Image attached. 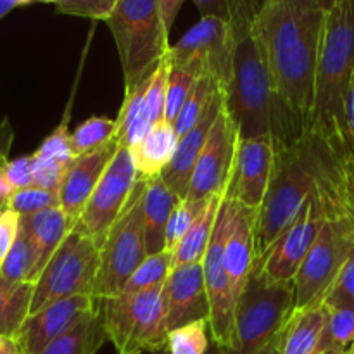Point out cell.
<instances>
[{
    "label": "cell",
    "instance_id": "1",
    "mask_svg": "<svg viewBox=\"0 0 354 354\" xmlns=\"http://www.w3.org/2000/svg\"><path fill=\"white\" fill-rule=\"evenodd\" d=\"M325 14L287 0H268L252 26L277 90L310 130Z\"/></svg>",
    "mask_w": 354,
    "mask_h": 354
},
{
    "label": "cell",
    "instance_id": "2",
    "mask_svg": "<svg viewBox=\"0 0 354 354\" xmlns=\"http://www.w3.org/2000/svg\"><path fill=\"white\" fill-rule=\"evenodd\" d=\"M349 152L310 130L275 152L268 192L256 214V258L292 223L306 201L346 171Z\"/></svg>",
    "mask_w": 354,
    "mask_h": 354
},
{
    "label": "cell",
    "instance_id": "3",
    "mask_svg": "<svg viewBox=\"0 0 354 354\" xmlns=\"http://www.w3.org/2000/svg\"><path fill=\"white\" fill-rule=\"evenodd\" d=\"M235 41L234 71L225 90V106L239 128L241 138L270 137L275 152L289 147L310 131L292 113L277 90L254 31L239 35Z\"/></svg>",
    "mask_w": 354,
    "mask_h": 354
},
{
    "label": "cell",
    "instance_id": "4",
    "mask_svg": "<svg viewBox=\"0 0 354 354\" xmlns=\"http://www.w3.org/2000/svg\"><path fill=\"white\" fill-rule=\"evenodd\" d=\"M354 76V0H337L325 14L318 55L311 130L353 154L346 104Z\"/></svg>",
    "mask_w": 354,
    "mask_h": 354
},
{
    "label": "cell",
    "instance_id": "5",
    "mask_svg": "<svg viewBox=\"0 0 354 354\" xmlns=\"http://www.w3.org/2000/svg\"><path fill=\"white\" fill-rule=\"evenodd\" d=\"M106 24L116 44L124 86L147 80L171 47L158 0H120Z\"/></svg>",
    "mask_w": 354,
    "mask_h": 354
},
{
    "label": "cell",
    "instance_id": "6",
    "mask_svg": "<svg viewBox=\"0 0 354 354\" xmlns=\"http://www.w3.org/2000/svg\"><path fill=\"white\" fill-rule=\"evenodd\" d=\"M354 251V218L348 211H328L313 245L294 279V310L324 303Z\"/></svg>",
    "mask_w": 354,
    "mask_h": 354
},
{
    "label": "cell",
    "instance_id": "7",
    "mask_svg": "<svg viewBox=\"0 0 354 354\" xmlns=\"http://www.w3.org/2000/svg\"><path fill=\"white\" fill-rule=\"evenodd\" d=\"M149 180L138 178L123 213L100 245L99 270L92 296L104 301L120 296L124 283L147 258L144 232V194Z\"/></svg>",
    "mask_w": 354,
    "mask_h": 354
},
{
    "label": "cell",
    "instance_id": "8",
    "mask_svg": "<svg viewBox=\"0 0 354 354\" xmlns=\"http://www.w3.org/2000/svg\"><path fill=\"white\" fill-rule=\"evenodd\" d=\"M162 287L165 283H159L137 296H116L100 301L107 339L118 354L165 351L168 328Z\"/></svg>",
    "mask_w": 354,
    "mask_h": 354
},
{
    "label": "cell",
    "instance_id": "9",
    "mask_svg": "<svg viewBox=\"0 0 354 354\" xmlns=\"http://www.w3.org/2000/svg\"><path fill=\"white\" fill-rule=\"evenodd\" d=\"M294 310V286H270L251 273L237 299L230 344L223 354H258L286 327Z\"/></svg>",
    "mask_w": 354,
    "mask_h": 354
},
{
    "label": "cell",
    "instance_id": "10",
    "mask_svg": "<svg viewBox=\"0 0 354 354\" xmlns=\"http://www.w3.org/2000/svg\"><path fill=\"white\" fill-rule=\"evenodd\" d=\"M99 259L95 241L73 228L35 282L30 315L66 297L92 294Z\"/></svg>",
    "mask_w": 354,
    "mask_h": 354
},
{
    "label": "cell",
    "instance_id": "11",
    "mask_svg": "<svg viewBox=\"0 0 354 354\" xmlns=\"http://www.w3.org/2000/svg\"><path fill=\"white\" fill-rule=\"evenodd\" d=\"M138 178L140 176L135 169L130 149L121 145L111 161L109 168L97 183L83 213L80 214L75 225L76 230L88 235L100 248L106 241L111 227L116 223L124 206L130 201Z\"/></svg>",
    "mask_w": 354,
    "mask_h": 354
},
{
    "label": "cell",
    "instance_id": "12",
    "mask_svg": "<svg viewBox=\"0 0 354 354\" xmlns=\"http://www.w3.org/2000/svg\"><path fill=\"white\" fill-rule=\"evenodd\" d=\"M230 209V199L223 194L213 239L203 259L204 283H206L207 301H209L211 335H213V341L218 342L223 349L230 344L235 315V296L232 290L227 265H225V237H227Z\"/></svg>",
    "mask_w": 354,
    "mask_h": 354
},
{
    "label": "cell",
    "instance_id": "13",
    "mask_svg": "<svg viewBox=\"0 0 354 354\" xmlns=\"http://www.w3.org/2000/svg\"><path fill=\"white\" fill-rule=\"evenodd\" d=\"M234 30L218 17H201L175 45L169 47L173 64H185L190 61L203 62L223 90L228 88L234 71L235 54Z\"/></svg>",
    "mask_w": 354,
    "mask_h": 354
},
{
    "label": "cell",
    "instance_id": "14",
    "mask_svg": "<svg viewBox=\"0 0 354 354\" xmlns=\"http://www.w3.org/2000/svg\"><path fill=\"white\" fill-rule=\"evenodd\" d=\"M239 142H241L239 128L223 102L194 169L187 199L203 201L214 196H223L234 171Z\"/></svg>",
    "mask_w": 354,
    "mask_h": 354
},
{
    "label": "cell",
    "instance_id": "15",
    "mask_svg": "<svg viewBox=\"0 0 354 354\" xmlns=\"http://www.w3.org/2000/svg\"><path fill=\"white\" fill-rule=\"evenodd\" d=\"M100 310V301L92 294H78L30 315L14 335L21 354H40L55 339L95 318Z\"/></svg>",
    "mask_w": 354,
    "mask_h": 354
},
{
    "label": "cell",
    "instance_id": "16",
    "mask_svg": "<svg viewBox=\"0 0 354 354\" xmlns=\"http://www.w3.org/2000/svg\"><path fill=\"white\" fill-rule=\"evenodd\" d=\"M275 162V144L270 137L244 138L239 142L234 171L225 196L241 206L259 211Z\"/></svg>",
    "mask_w": 354,
    "mask_h": 354
},
{
    "label": "cell",
    "instance_id": "17",
    "mask_svg": "<svg viewBox=\"0 0 354 354\" xmlns=\"http://www.w3.org/2000/svg\"><path fill=\"white\" fill-rule=\"evenodd\" d=\"M162 304L168 334L182 325L204 318L209 320L203 263L171 268L162 287Z\"/></svg>",
    "mask_w": 354,
    "mask_h": 354
},
{
    "label": "cell",
    "instance_id": "18",
    "mask_svg": "<svg viewBox=\"0 0 354 354\" xmlns=\"http://www.w3.org/2000/svg\"><path fill=\"white\" fill-rule=\"evenodd\" d=\"M120 147V140H118V137H114L102 147L78 156L66 171L64 182L59 190V201H61V209L75 223L78 221L80 214L85 209L97 183L100 182L106 169L109 168L111 161L114 159Z\"/></svg>",
    "mask_w": 354,
    "mask_h": 354
},
{
    "label": "cell",
    "instance_id": "19",
    "mask_svg": "<svg viewBox=\"0 0 354 354\" xmlns=\"http://www.w3.org/2000/svg\"><path fill=\"white\" fill-rule=\"evenodd\" d=\"M223 102L225 90H221L209 106V109L206 111V114L197 121V124H194L183 137L178 138V145H176L171 162L162 169V182L168 185V189L180 201L187 199V196H189L194 169H196L201 152H203L204 145H206L207 137H209L211 130H213V124L216 121L218 114H220Z\"/></svg>",
    "mask_w": 354,
    "mask_h": 354
},
{
    "label": "cell",
    "instance_id": "20",
    "mask_svg": "<svg viewBox=\"0 0 354 354\" xmlns=\"http://www.w3.org/2000/svg\"><path fill=\"white\" fill-rule=\"evenodd\" d=\"M227 197V196H225ZM232 203L227 237H225V265L230 277L235 304L244 292L256 261V214L241 204Z\"/></svg>",
    "mask_w": 354,
    "mask_h": 354
},
{
    "label": "cell",
    "instance_id": "21",
    "mask_svg": "<svg viewBox=\"0 0 354 354\" xmlns=\"http://www.w3.org/2000/svg\"><path fill=\"white\" fill-rule=\"evenodd\" d=\"M75 225V221L61 207H52V209L40 211V213L21 216V227L26 230L35 252L31 283L37 282L52 256L73 232Z\"/></svg>",
    "mask_w": 354,
    "mask_h": 354
},
{
    "label": "cell",
    "instance_id": "22",
    "mask_svg": "<svg viewBox=\"0 0 354 354\" xmlns=\"http://www.w3.org/2000/svg\"><path fill=\"white\" fill-rule=\"evenodd\" d=\"M325 325L317 354H354V303L330 290L322 303Z\"/></svg>",
    "mask_w": 354,
    "mask_h": 354
},
{
    "label": "cell",
    "instance_id": "23",
    "mask_svg": "<svg viewBox=\"0 0 354 354\" xmlns=\"http://www.w3.org/2000/svg\"><path fill=\"white\" fill-rule=\"evenodd\" d=\"M178 197L162 182L161 175L147 182L144 194V232L147 256L166 251V228Z\"/></svg>",
    "mask_w": 354,
    "mask_h": 354
},
{
    "label": "cell",
    "instance_id": "24",
    "mask_svg": "<svg viewBox=\"0 0 354 354\" xmlns=\"http://www.w3.org/2000/svg\"><path fill=\"white\" fill-rule=\"evenodd\" d=\"M176 145H178V135L173 123L166 120L156 123L151 131L130 149L138 176L151 180L161 175L162 169L171 162Z\"/></svg>",
    "mask_w": 354,
    "mask_h": 354
},
{
    "label": "cell",
    "instance_id": "25",
    "mask_svg": "<svg viewBox=\"0 0 354 354\" xmlns=\"http://www.w3.org/2000/svg\"><path fill=\"white\" fill-rule=\"evenodd\" d=\"M149 78L131 86H124V99L121 104L120 114L116 118V137L120 144L127 149L137 145L152 128L151 120L147 116V107H145V92H147Z\"/></svg>",
    "mask_w": 354,
    "mask_h": 354
},
{
    "label": "cell",
    "instance_id": "26",
    "mask_svg": "<svg viewBox=\"0 0 354 354\" xmlns=\"http://www.w3.org/2000/svg\"><path fill=\"white\" fill-rule=\"evenodd\" d=\"M324 325L325 311L322 304L292 311L286 325L282 354H317Z\"/></svg>",
    "mask_w": 354,
    "mask_h": 354
},
{
    "label": "cell",
    "instance_id": "27",
    "mask_svg": "<svg viewBox=\"0 0 354 354\" xmlns=\"http://www.w3.org/2000/svg\"><path fill=\"white\" fill-rule=\"evenodd\" d=\"M221 199H223V196L211 197L206 209L197 218L189 234L183 237V241L180 242L178 248L173 252V268L183 265H194V263H203L204 254H206L211 239H213Z\"/></svg>",
    "mask_w": 354,
    "mask_h": 354
},
{
    "label": "cell",
    "instance_id": "28",
    "mask_svg": "<svg viewBox=\"0 0 354 354\" xmlns=\"http://www.w3.org/2000/svg\"><path fill=\"white\" fill-rule=\"evenodd\" d=\"M201 17H218L232 26L235 37L252 30L268 0H194Z\"/></svg>",
    "mask_w": 354,
    "mask_h": 354
},
{
    "label": "cell",
    "instance_id": "29",
    "mask_svg": "<svg viewBox=\"0 0 354 354\" xmlns=\"http://www.w3.org/2000/svg\"><path fill=\"white\" fill-rule=\"evenodd\" d=\"M35 283L10 282L0 273V334L16 335L30 317Z\"/></svg>",
    "mask_w": 354,
    "mask_h": 354
},
{
    "label": "cell",
    "instance_id": "30",
    "mask_svg": "<svg viewBox=\"0 0 354 354\" xmlns=\"http://www.w3.org/2000/svg\"><path fill=\"white\" fill-rule=\"evenodd\" d=\"M106 339L107 334L104 327L102 310H100L95 318L55 339L40 354H97Z\"/></svg>",
    "mask_w": 354,
    "mask_h": 354
},
{
    "label": "cell",
    "instance_id": "31",
    "mask_svg": "<svg viewBox=\"0 0 354 354\" xmlns=\"http://www.w3.org/2000/svg\"><path fill=\"white\" fill-rule=\"evenodd\" d=\"M221 90H223L221 83L209 71L203 73V76L197 80L196 86H194L192 92L189 93L187 100L183 102L175 123H173L178 138L183 137L194 124H197V121L206 114V111L209 109V106Z\"/></svg>",
    "mask_w": 354,
    "mask_h": 354
},
{
    "label": "cell",
    "instance_id": "32",
    "mask_svg": "<svg viewBox=\"0 0 354 354\" xmlns=\"http://www.w3.org/2000/svg\"><path fill=\"white\" fill-rule=\"evenodd\" d=\"M206 73L203 62L190 61L185 64H173L171 73H169V85H168V99H166V113L165 120L169 123H175L183 102L187 100L189 93L196 86L197 80Z\"/></svg>",
    "mask_w": 354,
    "mask_h": 354
},
{
    "label": "cell",
    "instance_id": "33",
    "mask_svg": "<svg viewBox=\"0 0 354 354\" xmlns=\"http://www.w3.org/2000/svg\"><path fill=\"white\" fill-rule=\"evenodd\" d=\"M173 268V252L171 251H162L158 254H152L145 258V261L135 270L133 275L128 279L124 283L123 290L120 296L131 297L137 294L144 292V290L151 289V287L165 283L168 279L169 272Z\"/></svg>",
    "mask_w": 354,
    "mask_h": 354
},
{
    "label": "cell",
    "instance_id": "34",
    "mask_svg": "<svg viewBox=\"0 0 354 354\" xmlns=\"http://www.w3.org/2000/svg\"><path fill=\"white\" fill-rule=\"evenodd\" d=\"M211 342L213 335H211L209 320L204 318L169 332L166 351L169 354H206L209 351Z\"/></svg>",
    "mask_w": 354,
    "mask_h": 354
},
{
    "label": "cell",
    "instance_id": "35",
    "mask_svg": "<svg viewBox=\"0 0 354 354\" xmlns=\"http://www.w3.org/2000/svg\"><path fill=\"white\" fill-rule=\"evenodd\" d=\"M116 120H111V118L106 116H92L88 120H85L71 133L73 149H75L76 158L102 147L104 144L113 140L116 137Z\"/></svg>",
    "mask_w": 354,
    "mask_h": 354
},
{
    "label": "cell",
    "instance_id": "36",
    "mask_svg": "<svg viewBox=\"0 0 354 354\" xmlns=\"http://www.w3.org/2000/svg\"><path fill=\"white\" fill-rule=\"evenodd\" d=\"M35 265V252L31 245L30 237L23 227L19 228L16 242L12 249L9 251L7 258L0 265V273L3 279L10 282H30L31 283V272Z\"/></svg>",
    "mask_w": 354,
    "mask_h": 354
},
{
    "label": "cell",
    "instance_id": "37",
    "mask_svg": "<svg viewBox=\"0 0 354 354\" xmlns=\"http://www.w3.org/2000/svg\"><path fill=\"white\" fill-rule=\"evenodd\" d=\"M207 203H209V199H183L176 204V207L171 213V218L168 221V228H166V251L175 252V249L178 248L183 237L189 234V230L196 223L197 218L206 209Z\"/></svg>",
    "mask_w": 354,
    "mask_h": 354
},
{
    "label": "cell",
    "instance_id": "38",
    "mask_svg": "<svg viewBox=\"0 0 354 354\" xmlns=\"http://www.w3.org/2000/svg\"><path fill=\"white\" fill-rule=\"evenodd\" d=\"M169 73H171V59H169V54H166V57L159 62L158 68L154 69V73L149 78L147 92H145V107H147V116L151 120L152 127L161 120H165Z\"/></svg>",
    "mask_w": 354,
    "mask_h": 354
},
{
    "label": "cell",
    "instance_id": "39",
    "mask_svg": "<svg viewBox=\"0 0 354 354\" xmlns=\"http://www.w3.org/2000/svg\"><path fill=\"white\" fill-rule=\"evenodd\" d=\"M6 207L16 211L17 214H35L40 211L52 209V207H61L59 194L52 190L41 189V187H26V189L14 190L7 197Z\"/></svg>",
    "mask_w": 354,
    "mask_h": 354
},
{
    "label": "cell",
    "instance_id": "40",
    "mask_svg": "<svg viewBox=\"0 0 354 354\" xmlns=\"http://www.w3.org/2000/svg\"><path fill=\"white\" fill-rule=\"evenodd\" d=\"M68 124V121L62 120L61 124L54 128L48 133V137H45V140L41 142L40 147L33 154L37 158L52 159V161H57L64 166H71V162L76 159V154L75 149H73L71 131H69Z\"/></svg>",
    "mask_w": 354,
    "mask_h": 354
},
{
    "label": "cell",
    "instance_id": "41",
    "mask_svg": "<svg viewBox=\"0 0 354 354\" xmlns=\"http://www.w3.org/2000/svg\"><path fill=\"white\" fill-rule=\"evenodd\" d=\"M120 0H59L55 6V12L68 14V16L88 17V19L104 21L113 14L114 7Z\"/></svg>",
    "mask_w": 354,
    "mask_h": 354
},
{
    "label": "cell",
    "instance_id": "42",
    "mask_svg": "<svg viewBox=\"0 0 354 354\" xmlns=\"http://www.w3.org/2000/svg\"><path fill=\"white\" fill-rule=\"evenodd\" d=\"M2 178L6 182V185L9 187L10 194L14 190L33 187V154L9 159L2 169Z\"/></svg>",
    "mask_w": 354,
    "mask_h": 354
},
{
    "label": "cell",
    "instance_id": "43",
    "mask_svg": "<svg viewBox=\"0 0 354 354\" xmlns=\"http://www.w3.org/2000/svg\"><path fill=\"white\" fill-rule=\"evenodd\" d=\"M69 166L61 165L52 159H41L33 154V180L35 185L41 187V189L52 190L57 192L61 190L62 182H64L66 171Z\"/></svg>",
    "mask_w": 354,
    "mask_h": 354
},
{
    "label": "cell",
    "instance_id": "44",
    "mask_svg": "<svg viewBox=\"0 0 354 354\" xmlns=\"http://www.w3.org/2000/svg\"><path fill=\"white\" fill-rule=\"evenodd\" d=\"M21 228V214L9 207L0 209V265L7 258L9 251L12 249Z\"/></svg>",
    "mask_w": 354,
    "mask_h": 354
},
{
    "label": "cell",
    "instance_id": "45",
    "mask_svg": "<svg viewBox=\"0 0 354 354\" xmlns=\"http://www.w3.org/2000/svg\"><path fill=\"white\" fill-rule=\"evenodd\" d=\"M14 142V128L10 124L9 118L3 116L0 118V209L6 207L7 197L10 196L9 187L6 185L2 178V169L6 166V162L9 161V152L10 147H12Z\"/></svg>",
    "mask_w": 354,
    "mask_h": 354
},
{
    "label": "cell",
    "instance_id": "46",
    "mask_svg": "<svg viewBox=\"0 0 354 354\" xmlns=\"http://www.w3.org/2000/svg\"><path fill=\"white\" fill-rule=\"evenodd\" d=\"M330 290H337L339 294H342V296H346L354 303V251L349 256L348 263L344 265L341 275L337 277Z\"/></svg>",
    "mask_w": 354,
    "mask_h": 354
},
{
    "label": "cell",
    "instance_id": "47",
    "mask_svg": "<svg viewBox=\"0 0 354 354\" xmlns=\"http://www.w3.org/2000/svg\"><path fill=\"white\" fill-rule=\"evenodd\" d=\"M183 2H185V0H158L162 21H165V26L166 30H168V33L171 31L173 24H175V19L176 16H178L180 9H182Z\"/></svg>",
    "mask_w": 354,
    "mask_h": 354
},
{
    "label": "cell",
    "instance_id": "48",
    "mask_svg": "<svg viewBox=\"0 0 354 354\" xmlns=\"http://www.w3.org/2000/svg\"><path fill=\"white\" fill-rule=\"evenodd\" d=\"M346 204H348L349 213L354 218V168L349 162V158L346 162Z\"/></svg>",
    "mask_w": 354,
    "mask_h": 354
},
{
    "label": "cell",
    "instance_id": "49",
    "mask_svg": "<svg viewBox=\"0 0 354 354\" xmlns=\"http://www.w3.org/2000/svg\"><path fill=\"white\" fill-rule=\"evenodd\" d=\"M287 2L296 3V6L304 7V9H317L328 12L337 3V0H287Z\"/></svg>",
    "mask_w": 354,
    "mask_h": 354
},
{
    "label": "cell",
    "instance_id": "50",
    "mask_svg": "<svg viewBox=\"0 0 354 354\" xmlns=\"http://www.w3.org/2000/svg\"><path fill=\"white\" fill-rule=\"evenodd\" d=\"M346 120H348V130H349V137H351V147L354 154V76H353L351 88H349L348 104H346Z\"/></svg>",
    "mask_w": 354,
    "mask_h": 354
},
{
    "label": "cell",
    "instance_id": "51",
    "mask_svg": "<svg viewBox=\"0 0 354 354\" xmlns=\"http://www.w3.org/2000/svg\"><path fill=\"white\" fill-rule=\"evenodd\" d=\"M287 325V324H286ZM283 337H286V327L265 346L258 354H282V348H283Z\"/></svg>",
    "mask_w": 354,
    "mask_h": 354
},
{
    "label": "cell",
    "instance_id": "52",
    "mask_svg": "<svg viewBox=\"0 0 354 354\" xmlns=\"http://www.w3.org/2000/svg\"><path fill=\"white\" fill-rule=\"evenodd\" d=\"M0 354H21L14 335L0 334Z\"/></svg>",
    "mask_w": 354,
    "mask_h": 354
},
{
    "label": "cell",
    "instance_id": "53",
    "mask_svg": "<svg viewBox=\"0 0 354 354\" xmlns=\"http://www.w3.org/2000/svg\"><path fill=\"white\" fill-rule=\"evenodd\" d=\"M26 3L30 2H28V0H0V19H2L3 16H7L10 10L16 9V7L26 6Z\"/></svg>",
    "mask_w": 354,
    "mask_h": 354
},
{
    "label": "cell",
    "instance_id": "54",
    "mask_svg": "<svg viewBox=\"0 0 354 354\" xmlns=\"http://www.w3.org/2000/svg\"><path fill=\"white\" fill-rule=\"evenodd\" d=\"M158 354H169L168 351H161V353H158ZM206 354H223V349H221V346L218 344V342H211V348H209V351H207Z\"/></svg>",
    "mask_w": 354,
    "mask_h": 354
},
{
    "label": "cell",
    "instance_id": "55",
    "mask_svg": "<svg viewBox=\"0 0 354 354\" xmlns=\"http://www.w3.org/2000/svg\"><path fill=\"white\" fill-rule=\"evenodd\" d=\"M349 162H351V166L354 168V154L349 156Z\"/></svg>",
    "mask_w": 354,
    "mask_h": 354
},
{
    "label": "cell",
    "instance_id": "56",
    "mask_svg": "<svg viewBox=\"0 0 354 354\" xmlns=\"http://www.w3.org/2000/svg\"><path fill=\"white\" fill-rule=\"evenodd\" d=\"M47 2H52V3H57L59 0H47Z\"/></svg>",
    "mask_w": 354,
    "mask_h": 354
},
{
    "label": "cell",
    "instance_id": "57",
    "mask_svg": "<svg viewBox=\"0 0 354 354\" xmlns=\"http://www.w3.org/2000/svg\"><path fill=\"white\" fill-rule=\"evenodd\" d=\"M28 2H35V0H28ZM41 2H47V0H41Z\"/></svg>",
    "mask_w": 354,
    "mask_h": 354
}]
</instances>
